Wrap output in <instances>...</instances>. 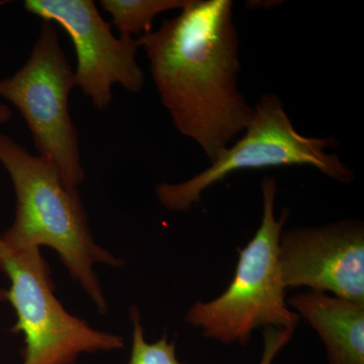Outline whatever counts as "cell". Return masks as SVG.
Here are the masks:
<instances>
[{"instance_id":"1","label":"cell","mask_w":364,"mask_h":364,"mask_svg":"<svg viewBox=\"0 0 364 364\" xmlns=\"http://www.w3.org/2000/svg\"><path fill=\"white\" fill-rule=\"evenodd\" d=\"M232 0H186L181 14L138 38L163 105L212 163L252 117L237 86L239 38Z\"/></svg>"},{"instance_id":"2","label":"cell","mask_w":364,"mask_h":364,"mask_svg":"<svg viewBox=\"0 0 364 364\" xmlns=\"http://www.w3.org/2000/svg\"><path fill=\"white\" fill-rule=\"evenodd\" d=\"M0 163L16 198L14 221L0 240L13 251L53 249L71 279L105 315L109 305L95 267L119 268L124 261L95 242L78 189L67 186L54 163L33 156L1 132Z\"/></svg>"},{"instance_id":"3","label":"cell","mask_w":364,"mask_h":364,"mask_svg":"<svg viewBox=\"0 0 364 364\" xmlns=\"http://www.w3.org/2000/svg\"><path fill=\"white\" fill-rule=\"evenodd\" d=\"M263 213L260 226L239 257L233 280L213 301H198L186 322L198 328L203 336L225 344L245 345L258 328L296 330L299 316L287 306V287L279 265V239L289 212L275 217L277 181L261 182Z\"/></svg>"},{"instance_id":"4","label":"cell","mask_w":364,"mask_h":364,"mask_svg":"<svg viewBox=\"0 0 364 364\" xmlns=\"http://www.w3.org/2000/svg\"><path fill=\"white\" fill-rule=\"evenodd\" d=\"M0 273L9 282L0 301L16 316L11 332L23 335L21 364H75L81 354L124 348L123 336L95 329L64 308L41 249L13 251L0 240Z\"/></svg>"},{"instance_id":"5","label":"cell","mask_w":364,"mask_h":364,"mask_svg":"<svg viewBox=\"0 0 364 364\" xmlns=\"http://www.w3.org/2000/svg\"><path fill=\"white\" fill-rule=\"evenodd\" d=\"M333 138H311L294 128L279 98L264 95L253 107L252 117L244 135L228 146L208 168L179 183H160L156 196L160 203L172 212H186L200 202L208 188L230 174L246 169L270 167L310 166L324 176L351 183L353 171L338 155L326 152L334 147Z\"/></svg>"},{"instance_id":"6","label":"cell","mask_w":364,"mask_h":364,"mask_svg":"<svg viewBox=\"0 0 364 364\" xmlns=\"http://www.w3.org/2000/svg\"><path fill=\"white\" fill-rule=\"evenodd\" d=\"M75 76L60 45L56 26L41 23L30 58L11 77L0 80V97L13 104L25 119L40 156L58 168L67 186L85 181L78 131L69 112Z\"/></svg>"},{"instance_id":"7","label":"cell","mask_w":364,"mask_h":364,"mask_svg":"<svg viewBox=\"0 0 364 364\" xmlns=\"http://www.w3.org/2000/svg\"><path fill=\"white\" fill-rule=\"evenodd\" d=\"M26 11L43 21L58 23L75 48L76 86L97 109L109 107L112 86L139 93L145 76L136 63L138 38L114 37L111 25L102 18L92 0H26Z\"/></svg>"},{"instance_id":"8","label":"cell","mask_w":364,"mask_h":364,"mask_svg":"<svg viewBox=\"0 0 364 364\" xmlns=\"http://www.w3.org/2000/svg\"><path fill=\"white\" fill-rule=\"evenodd\" d=\"M282 282L364 303V226L343 221L282 231Z\"/></svg>"},{"instance_id":"9","label":"cell","mask_w":364,"mask_h":364,"mask_svg":"<svg viewBox=\"0 0 364 364\" xmlns=\"http://www.w3.org/2000/svg\"><path fill=\"white\" fill-rule=\"evenodd\" d=\"M289 303L317 331L329 364H364V303L316 291Z\"/></svg>"},{"instance_id":"10","label":"cell","mask_w":364,"mask_h":364,"mask_svg":"<svg viewBox=\"0 0 364 364\" xmlns=\"http://www.w3.org/2000/svg\"><path fill=\"white\" fill-rule=\"evenodd\" d=\"M186 0H102L100 6L112 16L119 36L141 37L152 31L158 14L182 9Z\"/></svg>"},{"instance_id":"11","label":"cell","mask_w":364,"mask_h":364,"mask_svg":"<svg viewBox=\"0 0 364 364\" xmlns=\"http://www.w3.org/2000/svg\"><path fill=\"white\" fill-rule=\"evenodd\" d=\"M130 317L133 334L128 364H188L178 360L176 343L169 342L166 335L153 343L146 341L141 314L136 306H131Z\"/></svg>"},{"instance_id":"12","label":"cell","mask_w":364,"mask_h":364,"mask_svg":"<svg viewBox=\"0 0 364 364\" xmlns=\"http://www.w3.org/2000/svg\"><path fill=\"white\" fill-rule=\"evenodd\" d=\"M294 330L284 328H265L263 332V351L259 364H272L277 354L293 337Z\"/></svg>"},{"instance_id":"13","label":"cell","mask_w":364,"mask_h":364,"mask_svg":"<svg viewBox=\"0 0 364 364\" xmlns=\"http://www.w3.org/2000/svg\"><path fill=\"white\" fill-rule=\"evenodd\" d=\"M11 117H13L11 109L6 105L0 102V124L11 121Z\"/></svg>"}]
</instances>
